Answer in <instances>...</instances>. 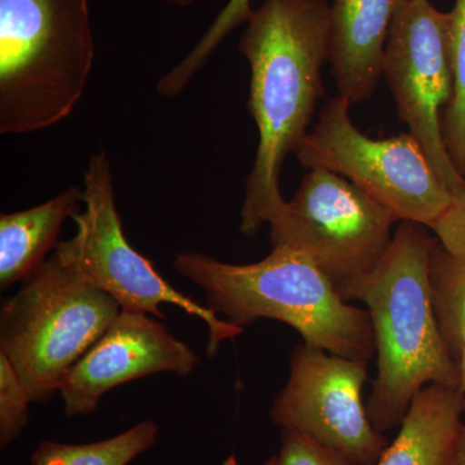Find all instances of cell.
Returning <instances> with one entry per match:
<instances>
[{
	"instance_id": "22",
	"label": "cell",
	"mask_w": 465,
	"mask_h": 465,
	"mask_svg": "<svg viewBox=\"0 0 465 465\" xmlns=\"http://www.w3.org/2000/svg\"><path fill=\"white\" fill-rule=\"evenodd\" d=\"M458 465H465V403L463 423H461L460 432L458 439Z\"/></svg>"
},
{
	"instance_id": "2",
	"label": "cell",
	"mask_w": 465,
	"mask_h": 465,
	"mask_svg": "<svg viewBox=\"0 0 465 465\" xmlns=\"http://www.w3.org/2000/svg\"><path fill=\"white\" fill-rule=\"evenodd\" d=\"M434 242L425 226L400 222L387 252L351 298L365 302L374 329L378 370L366 410L382 434L400 427L416 394L428 385H460L434 311Z\"/></svg>"
},
{
	"instance_id": "6",
	"label": "cell",
	"mask_w": 465,
	"mask_h": 465,
	"mask_svg": "<svg viewBox=\"0 0 465 465\" xmlns=\"http://www.w3.org/2000/svg\"><path fill=\"white\" fill-rule=\"evenodd\" d=\"M84 210L72 217L76 232L58 242L54 255L65 268L108 293L122 311L139 312L163 320V304L182 308L203 321L208 329L207 354L237 338L243 329L222 320L213 309L198 304L171 286L154 265L131 246L116 211L112 164L104 150L92 155L84 173Z\"/></svg>"
},
{
	"instance_id": "9",
	"label": "cell",
	"mask_w": 465,
	"mask_h": 465,
	"mask_svg": "<svg viewBox=\"0 0 465 465\" xmlns=\"http://www.w3.org/2000/svg\"><path fill=\"white\" fill-rule=\"evenodd\" d=\"M382 76L401 121L454 195L465 177L450 158L442 133L443 113L454 92L450 12L439 11L430 0H400L385 45Z\"/></svg>"
},
{
	"instance_id": "7",
	"label": "cell",
	"mask_w": 465,
	"mask_h": 465,
	"mask_svg": "<svg viewBox=\"0 0 465 465\" xmlns=\"http://www.w3.org/2000/svg\"><path fill=\"white\" fill-rule=\"evenodd\" d=\"M393 211L341 174L308 170L292 200L272 216L273 247L302 251L351 302L393 240Z\"/></svg>"
},
{
	"instance_id": "20",
	"label": "cell",
	"mask_w": 465,
	"mask_h": 465,
	"mask_svg": "<svg viewBox=\"0 0 465 465\" xmlns=\"http://www.w3.org/2000/svg\"><path fill=\"white\" fill-rule=\"evenodd\" d=\"M278 465H356L335 450L298 430H282Z\"/></svg>"
},
{
	"instance_id": "14",
	"label": "cell",
	"mask_w": 465,
	"mask_h": 465,
	"mask_svg": "<svg viewBox=\"0 0 465 465\" xmlns=\"http://www.w3.org/2000/svg\"><path fill=\"white\" fill-rule=\"evenodd\" d=\"M84 192L78 186L20 213L0 216V287L23 282L47 260L58 244L67 217L84 206Z\"/></svg>"
},
{
	"instance_id": "15",
	"label": "cell",
	"mask_w": 465,
	"mask_h": 465,
	"mask_svg": "<svg viewBox=\"0 0 465 465\" xmlns=\"http://www.w3.org/2000/svg\"><path fill=\"white\" fill-rule=\"evenodd\" d=\"M158 425L143 421L131 430L84 445L43 442L33 455V465H127L157 440Z\"/></svg>"
},
{
	"instance_id": "16",
	"label": "cell",
	"mask_w": 465,
	"mask_h": 465,
	"mask_svg": "<svg viewBox=\"0 0 465 465\" xmlns=\"http://www.w3.org/2000/svg\"><path fill=\"white\" fill-rule=\"evenodd\" d=\"M430 281L440 333L455 361L465 344L464 256L452 255L436 240L430 252Z\"/></svg>"
},
{
	"instance_id": "13",
	"label": "cell",
	"mask_w": 465,
	"mask_h": 465,
	"mask_svg": "<svg viewBox=\"0 0 465 465\" xmlns=\"http://www.w3.org/2000/svg\"><path fill=\"white\" fill-rule=\"evenodd\" d=\"M465 394L432 384L416 394L400 432L376 465H458Z\"/></svg>"
},
{
	"instance_id": "1",
	"label": "cell",
	"mask_w": 465,
	"mask_h": 465,
	"mask_svg": "<svg viewBox=\"0 0 465 465\" xmlns=\"http://www.w3.org/2000/svg\"><path fill=\"white\" fill-rule=\"evenodd\" d=\"M327 0H265L252 12L240 41L251 69L249 109L259 146L246 183L241 231L251 235L282 206L280 174L305 139L330 58Z\"/></svg>"
},
{
	"instance_id": "21",
	"label": "cell",
	"mask_w": 465,
	"mask_h": 465,
	"mask_svg": "<svg viewBox=\"0 0 465 465\" xmlns=\"http://www.w3.org/2000/svg\"><path fill=\"white\" fill-rule=\"evenodd\" d=\"M430 231L443 249L465 258V179L452 195L451 204Z\"/></svg>"
},
{
	"instance_id": "10",
	"label": "cell",
	"mask_w": 465,
	"mask_h": 465,
	"mask_svg": "<svg viewBox=\"0 0 465 465\" xmlns=\"http://www.w3.org/2000/svg\"><path fill=\"white\" fill-rule=\"evenodd\" d=\"M290 362L289 381L271 409L273 423L308 434L353 464H378L390 440L375 430L363 403L369 363L305 342L292 349Z\"/></svg>"
},
{
	"instance_id": "19",
	"label": "cell",
	"mask_w": 465,
	"mask_h": 465,
	"mask_svg": "<svg viewBox=\"0 0 465 465\" xmlns=\"http://www.w3.org/2000/svg\"><path fill=\"white\" fill-rule=\"evenodd\" d=\"M33 397L16 370L0 353V445L7 448L25 430Z\"/></svg>"
},
{
	"instance_id": "18",
	"label": "cell",
	"mask_w": 465,
	"mask_h": 465,
	"mask_svg": "<svg viewBox=\"0 0 465 465\" xmlns=\"http://www.w3.org/2000/svg\"><path fill=\"white\" fill-rule=\"evenodd\" d=\"M450 57L454 92L442 116V133L450 158L465 176V0L450 12Z\"/></svg>"
},
{
	"instance_id": "4",
	"label": "cell",
	"mask_w": 465,
	"mask_h": 465,
	"mask_svg": "<svg viewBox=\"0 0 465 465\" xmlns=\"http://www.w3.org/2000/svg\"><path fill=\"white\" fill-rule=\"evenodd\" d=\"M94 60L88 0H0V134L72 114Z\"/></svg>"
},
{
	"instance_id": "12",
	"label": "cell",
	"mask_w": 465,
	"mask_h": 465,
	"mask_svg": "<svg viewBox=\"0 0 465 465\" xmlns=\"http://www.w3.org/2000/svg\"><path fill=\"white\" fill-rule=\"evenodd\" d=\"M400 0H333L330 64L339 96L351 105L372 96Z\"/></svg>"
},
{
	"instance_id": "11",
	"label": "cell",
	"mask_w": 465,
	"mask_h": 465,
	"mask_svg": "<svg viewBox=\"0 0 465 465\" xmlns=\"http://www.w3.org/2000/svg\"><path fill=\"white\" fill-rule=\"evenodd\" d=\"M198 363L197 354L163 323L149 314L121 311L66 372L58 391L67 416L88 415L119 385L159 372L186 376Z\"/></svg>"
},
{
	"instance_id": "5",
	"label": "cell",
	"mask_w": 465,
	"mask_h": 465,
	"mask_svg": "<svg viewBox=\"0 0 465 465\" xmlns=\"http://www.w3.org/2000/svg\"><path fill=\"white\" fill-rule=\"evenodd\" d=\"M121 311L112 296L52 253L3 304L0 353L15 367L33 401L45 402Z\"/></svg>"
},
{
	"instance_id": "8",
	"label": "cell",
	"mask_w": 465,
	"mask_h": 465,
	"mask_svg": "<svg viewBox=\"0 0 465 465\" xmlns=\"http://www.w3.org/2000/svg\"><path fill=\"white\" fill-rule=\"evenodd\" d=\"M344 97L327 101L317 124L295 150L307 170H326L348 179L393 211L400 222L432 229L446 213L452 193L446 188L411 134L371 139L349 115Z\"/></svg>"
},
{
	"instance_id": "3",
	"label": "cell",
	"mask_w": 465,
	"mask_h": 465,
	"mask_svg": "<svg viewBox=\"0 0 465 465\" xmlns=\"http://www.w3.org/2000/svg\"><path fill=\"white\" fill-rule=\"evenodd\" d=\"M174 269L206 292L208 308L241 329L269 318L289 324L305 344L335 356L369 363L376 354L369 312L342 299L302 251L273 247L262 262L244 265L183 252Z\"/></svg>"
},
{
	"instance_id": "17",
	"label": "cell",
	"mask_w": 465,
	"mask_h": 465,
	"mask_svg": "<svg viewBox=\"0 0 465 465\" xmlns=\"http://www.w3.org/2000/svg\"><path fill=\"white\" fill-rule=\"evenodd\" d=\"M252 12L251 0H229L192 51L159 79L158 94L164 97L179 96L226 36L242 24H246Z\"/></svg>"
},
{
	"instance_id": "24",
	"label": "cell",
	"mask_w": 465,
	"mask_h": 465,
	"mask_svg": "<svg viewBox=\"0 0 465 465\" xmlns=\"http://www.w3.org/2000/svg\"><path fill=\"white\" fill-rule=\"evenodd\" d=\"M170 5H176V7L189 8L194 5L197 0H166Z\"/></svg>"
},
{
	"instance_id": "23",
	"label": "cell",
	"mask_w": 465,
	"mask_h": 465,
	"mask_svg": "<svg viewBox=\"0 0 465 465\" xmlns=\"http://www.w3.org/2000/svg\"><path fill=\"white\" fill-rule=\"evenodd\" d=\"M455 362H457L459 375H460L459 390L465 394V344L461 347L460 351H458L457 357H455Z\"/></svg>"
},
{
	"instance_id": "25",
	"label": "cell",
	"mask_w": 465,
	"mask_h": 465,
	"mask_svg": "<svg viewBox=\"0 0 465 465\" xmlns=\"http://www.w3.org/2000/svg\"><path fill=\"white\" fill-rule=\"evenodd\" d=\"M262 465H278V457L269 458L268 460L264 461Z\"/></svg>"
}]
</instances>
